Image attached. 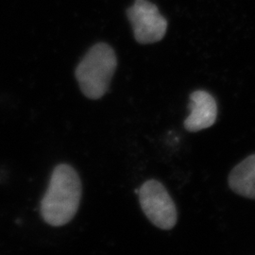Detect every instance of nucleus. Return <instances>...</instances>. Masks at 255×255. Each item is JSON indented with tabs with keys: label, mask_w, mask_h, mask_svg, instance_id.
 Returning a JSON list of instances; mask_svg holds the SVG:
<instances>
[{
	"label": "nucleus",
	"mask_w": 255,
	"mask_h": 255,
	"mask_svg": "<svg viewBox=\"0 0 255 255\" xmlns=\"http://www.w3.org/2000/svg\"><path fill=\"white\" fill-rule=\"evenodd\" d=\"M82 193V182L73 167L66 164L57 165L41 201L42 218L53 227L69 223L78 212Z\"/></svg>",
	"instance_id": "1"
},
{
	"label": "nucleus",
	"mask_w": 255,
	"mask_h": 255,
	"mask_svg": "<svg viewBox=\"0 0 255 255\" xmlns=\"http://www.w3.org/2000/svg\"><path fill=\"white\" fill-rule=\"evenodd\" d=\"M117 65V55L112 46L105 43L92 46L75 72L83 95L94 101L101 99L109 89Z\"/></svg>",
	"instance_id": "2"
},
{
	"label": "nucleus",
	"mask_w": 255,
	"mask_h": 255,
	"mask_svg": "<svg viewBox=\"0 0 255 255\" xmlns=\"http://www.w3.org/2000/svg\"><path fill=\"white\" fill-rule=\"evenodd\" d=\"M137 194L141 208L153 225L162 230L173 228L178 219L177 208L161 182L156 180L144 182Z\"/></svg>",
	"instance_id": "3"
},
{
	"label": "nucleus",
	"mask_w": 255,
	"mask_h": 255,
	"mask_svg": "<svg viewBox=\"0 0 255 255\" xmlns=\"http://www.w3.org/2000/svg\"><path fill=\"white\" fill-rule=\"evenodd\" d=\"M126 14L139 44L157 43L165 35L167 20L161 14L157 6L148 0H134L126 10Z\"/></svg>",
	"instance_id": "4"
},
{
	"label": "nucleus",
	"mask_w": 255,
	"mask_h": 255,
	"mask_svg": "<svg viewBox=\"0 0 255 255\" xmlns=\"http://www.w3.org/2000/svg\"><path fill=\"white\" fill-rule=\"evenodd\" d=\"M190 115L184 120L186 130L196 132L212 127L218 117V105L208 92L198 90L190 96Z\"/></svg>",
	"instance_id": "5"
},
{
	"label": "nucleus",
	"mask_w": 255,
	"mask_h": 255,
	"mask_svg": "<svg viewBox=\"0 0 255 255\" xmlns=\"http://www.w3.org/2000/svg\"><path fill=\"white\" fill-rule=\"evenodd\" d=\"M228 182L230 188L237 195L255 200V154L235 166L229 175Z\"/></svg>",
	"instance_id": "6"
}]
</instances>
